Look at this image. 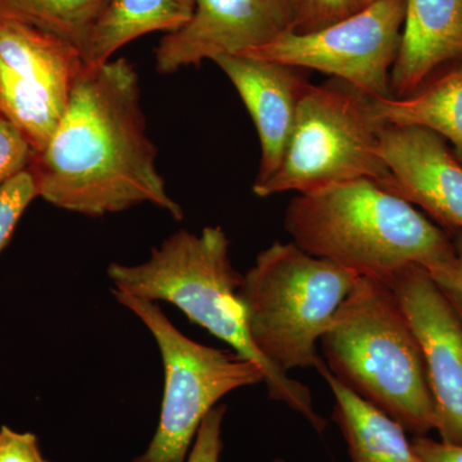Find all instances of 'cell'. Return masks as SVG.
Listing matches in <instances>:
<instances>
[{"instance_id":"cell-4","label":"cell","mask_w":462,"mask_h":462,"mask_svg":"<svg viewBox=\"0 0 462 462\" xmlns=\"http://www.w3.org/2000/svg\"><path fill=\"white\" fill-rule=\"evenodd\" d=\"M329 372L407 433L436 430V404L411 325L387 282L364 278L321 338Z\"/></svg>"},{"instance_id":"cell-8","label":"cell","mask_w":462,"mask_h":462,"mask_svg":"<svg viewBox=\"0 0 462 462\" xmlns=\"http://www.w3.org/2000/svg\"><path fill=\"white\" fill-rule=\"evenodd\" d=\"M404 16L406 0H375L325 29L287 32L242 54L334 76L372 99L392 98Z\"/></svg>"},{"instance_id":"cell-12","label":"cell","mask_w":462,"mask_h":462,"mask_svg":"<svg viewBox=\"0 0 462 462\" xmlns=\"http://www.w3.org/2000/svg\"><path fill=\"white\" fill-rule=\"evenodd\" d=\"M378 154L391 173L383 189L419 206L447 233L462 230V163L439 134L382 125Z\"/></svg>"},{"instance_id":"cell-25","label":"cell","mask_w":462,"mask_h":462,"mask_svg":"<svg viewBox=\"0 0 462 462\" xmlns=\"http://www.w3.org/2000/svg\"><path fill=\"white\" fill-rule=\"evenodd\" d=\"M412 445L421 462H462V445L438 442L427 436L413 438Z\"/></svg>"},{"instance_id":"cell-11","label":"cell","mask_w":462,"mask_h":462,"mask_svg":"<svg viewBox=\"0 0 462 462\" xmlns=\"http://www.w3.org/2000/svg\"><path fill=\"white\" fill-rule=\"evenodd\" d=\"M294 32L291 0H196L189 23L166 33L156 50L160 74L242 54Z\"/></svg>"},{"instance_id":"cell-14","label":"cell","mask_w":462,"mask_h":462,"mask_svg":"<svg viewBox=\"0 0 462 462\" xmlns=\"http://www.w3.org/2000/svg\"><path fill=\"white\" fill-rule=\"evenodd\" d=\"M462 60V0H406L402 41L391 72L402 99Z\"/></svg>"},{"instance_id":"cell-18","label":"cell","mask_w":462,"mask_h":462,"mask_svg":"<svg viewBox=\"0 0 462 462\" xmlns=\"http://www.w3.org/2000/svg\"><path fill=\"white\" fill-rule=\"evenodd\" d=\"M107 0H0V17L17 21L83 51Z\"/></svg>"},{"instance_id":"cell-26","label":"cell","mask_w":462,"mask_h":462,"mask_svg":"<svg viewBox=\"0 0 462 462\" xmlns=\"http://www.w3.org/2000/svg\"><path fill=\"white\" fill-rule=\"evenodd\" d=\"M354 2L356 9L357 11H360V9H363L365 7H367V5H372L373 2H375V0H352Z\"/></svg>"},{"instance_id":"cell-3","label":"cell","mask_w":462,"mask_h":462,"mask_svg":"<svg viewBox=\"0 0 462 462\" xmlns=\"http://www.w3.org/2000/svg\"><path fill=\"white\" fill-rule=\"evenodd\" d=\"M284 226L307 254L384 282L410 264L430 272L455 256L446 230L369 179L298 194Z\"/></svg>"},{"instance_id":"cell-6","label":"cell","mask_w":462,"mask_h":462,"mask_svg":"<svg viewBox=\"0 0 462 462\" xmlns=\"http://www.w3.org/2000/svg\"><path fill=\"white\" fill-rule=\"evenodd\" d=\"M380 125L372 98L334 79L307 88L296 124L278 171L254 185L261 199L297 191L324 189L369 179L384 188L391 180L378 154Z\"/></svg>"},{"instance_id":"cell-1","label":"cell","mask_w":462,"mask_h":462,"mask_svg":"<svg viewBox=\"0 0 462 462\" xmlns=\"http://www.w3.org/2000/svg\"><path fill=\"white\" fill-rule=\"evenodd\" d=\"M156 160L138 74L118 58L84 66L62 120L29 170L38 197L65 211L102 217L148 203L182 220Z\"/></svg>"},{"instance_id":"cell-16","label":"cell","mask_w":462,"mask_h":462,"mask_svg":"<svg viewBox=\"0 0 462 462\" xmlns=\"http://www.w3.org/2000/svg\"><path fill=\"white\" fill-rule=\"evenodd\" d=\"M196 0H107L83 51L84 65L97 67L141 36L178 32L189 23Z\"/></svg>"},{"instance_id":"cell-10","label":"cell","mask_w":462,"mask_h":462,"mask_svg":"<svg viewBox=\"0 0 462 462\" xmlns=\"http://www.w3.org/2000/svg\"><path fill=\"white\" fill-rule=\"evenodd\" d=\"M387 284L420 346L440 440L462 445V322L424 267H403Z\"/></svg>"},{"instance_id":"cell-24","label":"cell","mask_w":462,"mask_h":462,"mask_svg":"<svg viewBox=\"0 0 462 462\" xmlns=\"http://www.w3.org/2000/svg\"><path fill=\"white\" fill-rule=\"evenodd\" d=\"M0 462H50L42 456L38 437L14 430L7 425L0 428Z\"/></svg>"},{"instance_id":"cell-19","label":"cell","mask_w":462,"mask_h":462,"mask_svg":"<svg viewBox=\"0 0 462 462\" xmlns=\"http://www.w3.org/2000/svg\"><path fill=\"white\" fill-rule=\"evenodd\" d=\"M35 199H38V189L29 169L0 187V254Z\"/></svg>"},{"instance_id":"cell-9","label":"cell","mask_w":462,"mask_h":462,"mask_svg":"<svg viewBox=\"0 0 462 462\" xmlns=\"http://www.w3.org/2000/svg\"><path fill=\"white\" fill-rule=\"evenodd\" d=\"M83 54L69 42L0 17V115L39 153L65 115Z\"/></svg>"},{"instance_id":"cell-23","label":"cell","mask_w":462,"mask_h":462,"mask_svg":"<svg viewBox=\"0 0 462 462\" xmlns=\"http://www.w3.org/2000/svg\"><path fill=\"white\" fill-rule=\"evenodd\" d=\"M449 236L454 243L455 256L428 273L462 322V230Z\"/></svg>"},{"instance_id":"cell-21","label":"cell","mask_w":462,"mask_h":462,"mask_svg":"<svg viewBox=\"0 0 462 462\" xmlns=\"http://www.w3.org/2000/svg\"><path fill=\"white\" fill-rule=\"evenodd\" d=\"M33 154L23 134L0 115V187L29 169Z\"/></svg>"},{"instance_id":"cell-5","label":"cell","mask_w":462,"mask_h":462,"mask_svg":"<svg viewBox=\"0 0 462 462\" xmlns=\"http://www.w3.org/2000/svg\"><path fill=\"white\" fill-rule=\"evenodd\" d=\"M360 278L293 242L264 249L239 289L257 351L287 375L294 369H316L321 361L318 342Z\"/></svg>"},{"instance_id":"cell-15","label":"cell","mask_w":462,"mask_h":462,"mask_svg":"<svg viewBox=\"0 0 462 462\" xmlns=\"http://www.w3.org/2000/svg\"><path fill=\"white\" fill-rule=\"evenodd\" d=\"M316 370L333 392V420L342 431L352 462H421L397 421L345 387L324 361Z\"/></svg>"},{"instance_id":"cell-17","label":"cell","mask_w":462,"mask_h":462,"mask_svg":"<svg viewBox=\"0 0 462 462\" xmlns=\"http://www.w3.org/2000/svg\"><path fill=\"white\" fill-rule=\"evenodd\" d=\"M380 125H418L451 143L462 163V60L407 98L372 99Z\"/></svg>"},{"instance_id":"cell-27","label":"cell","mask_w":462,"mask_h":462,"mask_svg":"<svg viewBox=\"0 0 462 462\" xmlns=\"http://www.w3.org/2000/svg\"><path fill=\"white\" fill-rule=\"evenodd\" d=\"M273 462H284V461H282V460H275Z\"/></svg>"},{"instance_id":"cell-20","label":"cell","mask_w":462,"mask_h":462,"mask_svg":"<svg viewBox=\"0 0 462 462\" xmlns=\"http://www.w3.org/2000/svg\"><path fill=\"white\" fill-rule=\"evenodd\" d=\"M294 32H318L356 14L352 0H291Z\"/></svg>"},{"instance_id":"cell-22","label":"cell","mask_w":462,"mask_h":462,"mask_svg":"<svg viewBox=\"0 0 462 462\" xmlns=\"http://www.w3.org/2000/svg\"><path fill=\"white\" fill-rule=\"evenodd\" d=\"M226 410V404H217L207 413L191 445L187 462H220L223 451L221 430Z\"/></svg>"},{"instance_id":"cell-13","label":"cell","mask_w":462,"mask_h":462,"mask_svg":"<svg viewBox=\"0 0 462 462\" xmlns=\"http://www.w3.org/2000/svg\"><path fill=\"white\" fill-rule=\"evenodd\" d=\"M214 62L238 91L256 126L261 163L254 185L263 184L282 165L300 99L311 83L302 69L245 54H221Z\"/></svg>"},{"instance_id":"cell-2","label":"cell","mask_w":462,"mask_h":462,"mask_svg":"<svg viewBox=\"0 0 462 462\" xmlns=\"http://www.w3.org/2000/svg\"><path fill=\"white\" fill-rule=\"evenodd\" d=\"M229 251L223 227L207 226L199 234L179 230L152 249L144 263L109 264L108 278L121 293L178 307L233 352L260 365L269 397L324 433L328 422L316 412L310 389L275 369L252 342L239 298L243 276L234 270Z\"/></svg>"},{"instance_id":"cell-7","label":"cell","mask_w":462,"mask_h":462,"mask_svg":"<svg viewBox=\"0 0 462 462\" xmlns=\"http://www.w3.org/2000/svg\"><path fill=\"white\" fill-rule=\"evenodd\" d=\"M116 300L151 331L163 372L160 421L147 451L132 462H187L207 413L236 389L264 383L260 365L236 352L194 342L163 314L157 302L112 289Z\"/></svg>"}]
</instances>
